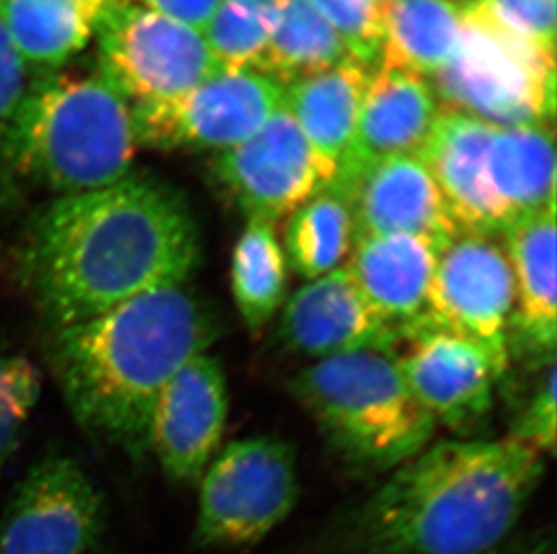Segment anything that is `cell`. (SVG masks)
<instances>
[{"label": "cell", "instance_id": "cell-1", "mask_svg": "<svg viewBox=\"0 0 557 554\" xmlns=\"http://www.w3.org/2000/svg\"><path fill=\"white\" fill-rule=\"evenodd\" d=\"M199 262V229L185 194L131 172L38 210L18 247L16 277L48 328H60L185 287Z\"/></svg>", "mask_w": 557, "mask_h": 554}, {"label": "cell", "instance_id": "cell-2", "mask_svg": "<svg viewBox=\"0 0 557 554\" xmlns=\"http://www.w3.org/2000/svg\"><path fill=\"white\" fill-rule=\"evenodd\" d=\"M545 474L512 440H447L392 470L345 522L352 554H487L509 537Z\"/></svg>", "mask_w": 557, "mask_h": 554}, {"label": "cell", "instance_id": "cell-3", "mask_svg": "<svg viewBox=\"0 0 557 554\" xmlns=\"http://www.w3.org/2000/svg\"><path fill=\"white\" fill-rule=\"evenodd\" d=\"M219 333V320L197 295L163 288L92 319L49 328L46 356L79 429L143 459L159 394Z\"/></svg>", "mask_w": 557, "mask_h": 554}, {"label": "cell", "instance_id": "cell-4", "mask_svg": "<svg viewBox=\"0 0 557 554\" xmlns=\"http://www.w3.org/2000/svg\"><path fill=\"white\" fill-rule=\"evenodd\" d=\"M136 150L132 105L98 71L42 74L27 84L5 137L2 193L106 188L131 173Z\"/></svg>", "mask_w": 557, "mask_h": 554}, {"label": "cell", "instance_id": "cell-5", "mask_svg": "<svg viewBox=\"0 0 557 554\" xmlns=\"http://www.w3.org/2000/svg\"><path fill=\"white\" fill-rule=\"evenodd\" d=\"M290 391L356 470H395L435 435V419L406 386L389 351L315 361L290 380Z\"/></svg>", "mask_w": 557, "mask_h": 554}, {"label": "cell", "instance_id": "cell-6", "mask_svg": "<svg viewBox=\"0 0 557 554\" xmlns=\"http://www.w3.org/2000/svg\"><path fill=\"white\" fill-rule=\"evenodd\" d=\"M460 4L462 33L449 62L433 76L446 109L496 128L553 123L556 54L510 35L480 11Z\"/></svg>", "mask_w": 557, "mask_h": 554}, {"label": "cell", "instance_id": "cell-7", "mask_svg": "<svg viewBox=\"0 0 557 554\" xmlns=\"http://www.w3.org/2000/svg\"><path fill=\"white\" fill-rule=\"evenodd\" d=\"M298 493L289 441L273 436L233 441L200 477L195 542L216 550L258 544L289 517Z\"/></svg>", "mask_w": 557, "mask_h": 554}, {"label": "cell", "instance_id": "cell-8", "mask_svg": "<svg viewBox=\"0 0 557 554\" xmlns=\"http://www.w3.org/2000/svg\"><path fill=\"white\" fill-rule=\"evenodd\" d=\"M96 38L98 74L132 106L185 95L222 71L202 33L125 0Z\"/></svg>", "mask_w": 557, "mask_h": 554}, {"label": "cell", "instance_id": "cell-9", "mask_svg": "<svg viewBox=\"0 0 557 554\" xmlns=\"http://www.w3.org/2000/svg\"><path fill=\"white\" fill-rule=\"evenodd\" d=\"M282 96L284 87L257 71L222 68L185 95L132 106L137 148L227 152L262 128Z\"/></svg>", "mask_w": 557, "mask_h": 554}, {"label": "cell", "instance_id": "cell-10", "mask_svg": "<svg viewBox=\"0 0 557 554\" xmlns=\"http://www.w3.org/2000/svg\"><path fill=\"white\" fill-rule=\"evenodd\" d=\"M107 528L103 493L78 461L33 463L0 515V554H95Z\"/></svg>", "mask_w": 557, "mask_h": 554}, {"label": "cell", "instance_id": "cell-11", "mask_svg": "<svg viewBox=\"0 0 557 554\" xmlns=\"http://www.w3.org/2000/svg\"><path fill=\"white\" fill-rule=\"evenodd\" d=\"M515 301V277L502 236L458 230L438 249L424 319L474 340L505 373Z\"/></svg>", "mask_w": 557, "mask_h": 554}, {"label": "cell", "instance_id": "cell-12", "mask_svg": "<svg viewBox=\"0 0 557 554\" xmlns=\"http://www.w3.org/2000/svg\"><path fill=\"white\" fill-rule=\"evenodd\" d=\"M211 177L248 218L278 222L329 188L336 166L315 152L280 105L257 134L216 153Z\"/></svg>", "mask_w": 557, "mask_h": 554}, {"label": "cell", "instance_id": "cell-13", "mask_svg": "<svg viewBox=\"0 0 557 554\" xmlns=\"http://www.w3.org/2000/svg\"><path fill=\"white\" fill-rule=\"evenodd\" d=\"M389 353L435 424L458 432L473 429L491 413L505 377L485 348L424 317L400 331Z\"/></svg>", "mask_w": 557, "mask_h": 554}, {"label": "cell", "instance_id": "cell-14", "mask_svg": "<svg viewBox=\"0 0 557 554\" xmlns=\"http://www.w3.org/2000/svg\"><path fill=\"white\" fill-rule=\"evenodd\" d=\"M230 396L222 364L208 351L194 356L164 386L153 405L148 452L170 482L191 487L221 449Z\"/></svg>", "mask_w": 557, "mask_h": 554}, {"label": "cell", "instance_id": "cell-15", "mask_svg": "<svg viewBox=\"0 0 557 554\" xmlns=\"http://www.w3.org/2000/svg\"><path fill=\"white\" fill-rule=\"evenodd\" d=\"M329 188L350 205L354 236H419L441 249L460 230L417 155L381 159L336 178Z\"/></svg>", "mask_w": 557, "mask_h": 554}, {"label": "cell", "instance_id": "cell-16", "mask_svg": "<svg viewBox=\"0 0 557 554\" xmlns=\"http://www.w3.org/2000/svg\"><path fill=\"white\" fill-rule=\"evenodd\" d=\"M278 339L296 355L315 362L354 351H392L399 330L373 312L342 265L307 281L285 301Z\"/></svg>", "mask_w": 557, "mask_h": 554}, {"label": "cell", "instance_id": "cell-17", "mask_svg": "<svg viewBox=\"0 0 557 554\" xmlns=\"http://www.w3.org/2000/svg\"><path fill=\"white\" fill-rule=\"evenodd\" d=\"M438 111L441 106L426 79L405 68L377 65L364 92L352 147L337 164L336 178L352 175L381 159L417 155Z\"/></svg>", "mask_w": 557, "mask_h": 554}, {"label": "cell", "instance_id": "cell-18", "mask_svg": "<svg viewBox=\"0 0 557 554\" xmlns=\"http://www.w3.org/2000/svg\"><path fill=\"white\" fill-rule=\"evenodd\" d=\"M496 126L441 106L417 158L424 164L460 230L502 236L485 182V153Z\"/></svg>", "mask_w": 557, "mask_h": 554}, {"label": "cell", "instance_id": "cell-19", "mask_svg": "<svg viewBox=\"0 0 557 554\" xmlns=\"http://www.w3.org/2000/svg\"><path fill=\"white\" fill-rule=\"evenodd\" d=\"M438 247L410 235L354 236L345 268L373 312L400 331L426 314Z\"/></svg>", "mask_w": 557, "mask_h": 554}, {"label": "cell", "instance_id": "cell-20", "mask_svg": "<svg viewBox=\"0 0 557 554\" xmlns=\"http://www.w3.org/2000/svg\"><path fill=\"white\" fill-rule=\"evenodd\" d=\"M505 251L515 277L512 351H525L537 361L556 356V202L510 225Z\"/></svg>", "mask_w": 557, "mask_h": 554}, {"label": "cell", "instance_id": "cell-21", "mask_svg": "<svg viewBox=\"0 0 557 554\" xmlns=\"http://www.w3.org/2000/svg\"><path fill=\"white\" fill-rule=\"evenodd\" d=\"M485 182L502 235L556 202L553 123L496 128L485 153Z\"/></svg>", "mask_w": 557, "mask_h": 554}, {"label": "cell", "instance_id": "cell-22", "mask_svg": "<svg viewBox=\"0 0 557 554\" xmlns=\"http://www.w3.org/2000/svg\"><path fill=\"white\" fill-rule=\"evenodd\" d=\"M123 0H0V24L27 71L59 73Z\"/></svg>", "mask_w": 557, "mask_h": 554}, {"label": "cell", "instance_id": "cell-23", "mask_svg": "<svg viewBox=\"0 0 557 554\" xmlns=\"http://www.w3.org/2000/svg\"><path fill=\"white\" fill-rule=\"evenodd\" d=\"M370 76V65L348 56L323 73L284 87L282 106L336 172L352 147Z\"/></svg>", "mask_w": 557, "mask_h": 554}, {"label": "cell", "instance_id": "cell-24", "mask_svg": "<svg viewBox=\"0 0 557 554\" xmlns=\"http://www.w3.org/2000/svg\"><path fill=\"white\" fill-rule=\"evenodd\" d=\"M462 33L458 0H389L379 65L435 76Z\"/></svg>", "mask_w": 557, "mask_h": 554}, {"label": "cell", "instance_id": "cell-25", "mask_svg": "<svg viewBox=\"0 0 557 554\" xmlns=\"http://www.w3.org/2000/svg\"><path fill=\"white\" fill-rule=\"evenodd\" d=\"M289 263L276 222L248 218L232 257V292L251 333H260L287 301Z\"/></svg>", "mask_w": 557, "mask_h": 554}, {"label": "cell", "instance_id": "cell-26", "mask_svg": "<svg viewBox=\"0 0 557 554\" xmlns=\"http://www.w3.org/2000/svg\"><path fill=\"white\" fill-rule=\"evenodd\" d=\"M348 56L352 54L339 33L307 0H282L278 22L255 71L285 87Z\"/></svg>", "mask_w": 557, "mask_h": 554}, {"label": "cell", "instance_id": "cell-27", "mask_svg": "<svg viewBox=\"0 0 557 554\" xmlns=\"http://www.w3.org/2000/svg\"><path fill=\"white\" fill-rule=\"evenodd\" d=\"M354 235L350 205L336 189L326 188L290 213L282 247L289 267L312 281L342 267Z\"/></svg>", "mask_w": 557, "mask_h": 554}, {"label": "cell", "instance_id": "cell-28", "mask_svg": "<svg viewBox=\"0 0 557 554\" xmlns=\"http://www.w3.org/2000/svg\"><path fill=\"white\" fill-rule=\"evenodd\" d=\"M282 0H221L205 38L222 68H257L268 48Z\"/></svg>", "mask_w": 557, "mask_h": 554}, {"label": "cell", "instance_id": "cell-29", "mask_svg": "<svg viewBox=\"0 0 557 554\" xmlns=\"http://www.w3.org/2000/svg\"><path fill=\"white\" fill-rule=\"evenodd\" d=\"M42 391V375L29 358L0 351V470L10 459Z\"/></svg>", "mask_w": 557, "mask_h": 554}, {"label": "cell", "instance_id": "cell-30", "mask_svg": "<svg viewBox=\"0 0 557 554\" xmlns=\"http://www.w3.org/2000/svg\"><path fill=\"white\" fill-rule=\"evenodd\" d=\"M331 24L348 51L372 67L383 48L389 0H307Z\"/></svg>", "mask_w": 557, "mask_h": 554}, {"label": "cell", "instance_id": "cell-31", "mask_svg": "<svg viewBox=\"0 0 557 554\" xmlns=\"http://www.w3.org/2000/svg\"><path fill=\"white\" fill-rule=\"evenodd\" d=\"M496 26L556 54V0H460Z\"/></svg>", "mask_w": 557, "mask_h": 554}, {"label": "cell", "instance_id": "cell-32", "mask_svg": "<svg viewBox=\"0 0 557 554\" xmlns=\"http://www.w3.org/2000/svg\"><path fill=\"white\" fill-rule=\"evenodd\" d=\"M556 356L543 366V377L516 418L509 438L531 446L542 455L556 450Z\"/></svg>", "mask_w": 557, "mask_h": 554}, {"label": "cell", "instance_id": "cell-33", "mask_svg": "<svg viewBox=\"0 0 557 554\" xmlns=\"http://www.w3.org/2000/svg\"><path fill=\"white\" fill-rule=\"evenodd\" d=\"M27 68L0 24V197L2 193V150L27 89Z\"/></svg>", "mask_w": 557, "mask_h": 554}, {"label": "cell", "instance_id": "cell-34", "mask_svg": "<svg viewBox=\"0 0 557 554\" xmlns=\"http://www.w3.org/2000/svg\"><path fill=\"white\" fill-rule=\"evenodd\" d=\"M125 2L156 11L159 15L180 22L183 26L191 27L202 35L221 4V0H125Z\"/></svg>", "mask_w": 557, "mask_h": 554}, {"label": "cell", "instance_id": "cell-35", "mask_svg": "<svg viewBox=\"0 0 557 554\" xmlns=\"http://www.w3.org/2000/svg\"><path fill=\"white\" fill-rule=\"evenodd\" d=\"M487 554H556L553 539H537L531 544L516 545L509 550H495Z\"/></svg>", "mask_w": 557, "mask_h": 554}]
</instances>
